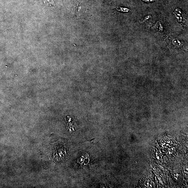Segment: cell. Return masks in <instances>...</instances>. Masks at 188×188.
Instances as JSON below:
<instances>
[{"label": "cell", "instance_id": "cell-1", "mask_svg": "<svg viewBox=\"0 0 188 188\" xmlns=\"http://www.w3.org/2000/svg\"><path fill=\"white\" fill-rule=\"evenodd\" d=\"M175 14L176 18L179 23H181L182 21V13L181 10L179 8H176L175 11Z\"/></svg>", "mask_w": 188, "mask_h": 188}, {"label": "cell", "instance_id": "cell-2", "mask_svg": "<svg viewBox=\"0 0 188 188\" xmlns=\"http://www.w3.org/2000/svg\"><path fill=\"white\" fill-rule=\"evenodd\" d=\"M117 9L118 11H122L123 12H128L130 11V10L128 9L127 8H122L120 7H118Z\"/></svg>", "mask_w": 188, "mask_h": 188}, {"label": "cell", "instance_id": "cell-3", "mask_svg": "<svg viewBox=\"0 0 188 188\" xmlns=\"http://www.w3.org/2000/svg\"><path fill=\"white\" fill-rule=\"evenodd\" d=\"M141 1H145V2L150 3L154 2V1H156V0H141Z\"/></svg>", "mask_w": 188, "mask_h": 188}, {"label": "cell", "instance_id": "cell-4", "mask_svg": "<svg viewBox=\"0 0 188 188\" xmlns=\"http://www.w3.org/2000/svg\"><path fill=\"white\" fill-rule=\"evenodd\" d=\"M150 17H151V16H150V15H148V16H147L146 17V18H145V20H143V21H146V20L148 19H149V18H150Z\"/></svg>", "mask_w": 188, "mask_h": 188}]
</instances>
